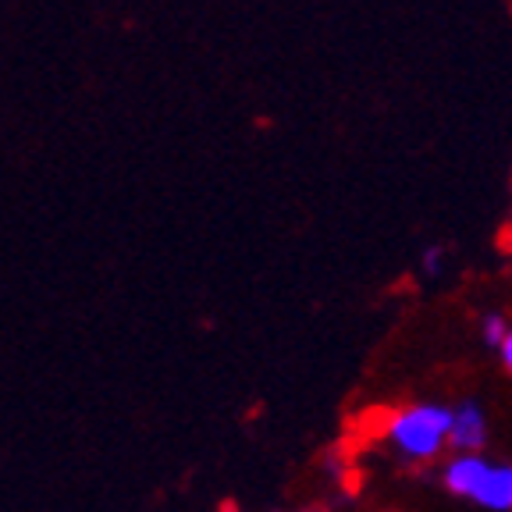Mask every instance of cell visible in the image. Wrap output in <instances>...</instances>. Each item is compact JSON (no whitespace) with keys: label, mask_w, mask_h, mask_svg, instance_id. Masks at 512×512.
<instances>
[{"label":"cell","mask_w":512,"mask_h":512,"mask_svg":"<svg viewBox=\"0 0 512 512\" xmlns=\"http://www.w3.org/2000/svg\"><path fill=\"white\" fill-rule=\"evenodd\" d=\"M470 498L484 509H512V466H488Z\"/></svg>","instance_id":"obj_3"},{"label":"cell","mask_w":512,"mask_h":512,"mask_svg":"<svg viewBox=\"0 0 512 512\" xmlns=\"http://www.w3.org/2000/svg\"><path fill=\"white\" fill-rule=\"evenodd\" d=\"M452 409L445 406H406L399 413H384L381 431L409 459H434L448 445Z\"/></svg>","instance_id":"obj_1"},{"label":"cell","mask_w":512,"mask_h":512,"mask_svg":"<svg viewBox=\"0 0 512 512\" xmlns=\"http://www.w3.org/2000/svg\"><path fill=\"white\" fill-rule=\"evenodd\" d=\"M505 335H509V328H505L502 317H488V320H484V338H488L491 345H498Z\"/></svg>","instance_id":"obj_5"},{"label":"cell","mask_w":512,"mask_h":512,"mask_svg":"<svg viewBox=\"0 0 512 512\" xmlns=\"http://www.w3.org/2000/svg\"><path fill=\"white\" fill-rule=\"evenodd\" d=\"M498 349H502V363H505V370H509V374H512V331L502 338V342H498Z\"/></svg>","instance_id":"obj_6"},{"label":"cell","mask_w":512,"mask_h":512,"mask_svg":"<svg viewBox=\"0 0 512 512\" xmlns=\"http://www.w3.org/2000/svg\"><path fill=\"white\" fill-rule=\"evenodd\" d=\"M488 441V420L473 402L459 406V413H452V427H448V445L466 452V456H477V448H484Z\"/></svg>","instance_id":"obj_2"},{"label":"cell","mask_w":512,"mask_h":512,"mask_svg":"<svg viewBox=\"0 0 512 512\" xmlns=\"http://www.w3.org/2000/svg\"><path fill=\"white\" fill-rule=\"evenodd\" d=\"M488 466H491L488 459H480V456H456L445 470V484L456 491V495L470 498L480 480H484V473H488Z\"/></svg>","instance_id":"obj_4"}]
</instances>
